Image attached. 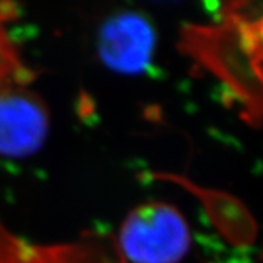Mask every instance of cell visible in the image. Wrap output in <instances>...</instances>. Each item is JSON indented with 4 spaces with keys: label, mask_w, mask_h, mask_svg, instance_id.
I'll use <instances>...</instances> for the list:
<instances>
[{
    "label": "cell",
    "mask_w": 263,
    "mask_h": 263,
    "mask_svg": "<svg viewBox=\"0 0 263 263\" xmlns=\"http://www.w3.org/2000/svg\"><path fill=\"white\" fill-rule=\"evenodd\" d=\"M12 15V2L0 0V155L24 158L46 141L48 110L6 29Z\"/></svg>",
    "instance_id": "obj_1"
},
{
    "label": "cell",
    "mask_w": 263,
    "mask_h": 263,
    "mask_svg": "<svg viewBox=\"0 0 263 263\" xmlns=\"http://www.w3.org/2000/svg\"><path fill=\"white\" fill-rule=\"evenodd\" d=\"M116 240L126 263H179L187 254L192 235L177 208L149 202L126 216Z\"/></svg>",
    "instance_id": "obj_2"
},
{
    "label": "cell",
    "mask_w": 263,
    "mask_h": 263,
    "mask_svg": "<svg viewBox=\"0 0 263 263\" xmlns=\"http://www.w3.org/2000/svg\"><path fill=\"white\" fill-rule=\"evenodd\" d=\"M0 263H126L116 235L85 231L73 240L35 243L21 237L0 218Z\"/></svg>",
    "instance_id": "obj_3"
},
{
    "label": "cell",
    "mask_w": 263,
    "mask_h": 263,
    "mask_svg": "<svg viewBox=\"0 0 263 263\" xmlns=\"http://www.w3.org/2000/svg\"><path fill=\"white\" fill-rule=\"evenodd\" d=\"M155 32L136 12H123L105 21L98 37L104 63L122 73H141L152 60Z\"/></svg>",
    "instance_id": "obj_4"
},
{
    "label": "cell",
    "mask_w": 263,
    "mask_h": 263,
    "mask_svg": "<svg viewBox=\"0 0 263 263\" xmlns=\"http://www.w3.org/2000/svg\"><path fill=\"white\" fill-rule=\"evenodd\" d=\"M226 15L230 24L241 28L263 25V0H227Z\"/></svg>",
    "instance_id": "obj_5"
}]
</instances>
